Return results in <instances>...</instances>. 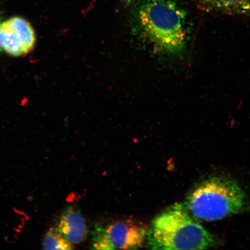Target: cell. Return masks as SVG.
Segmentation results:
<instances>
[{
  "label": "cell",
  "mask_w": 250,
  "mask_h": 250,
  "mask_svg": "<svg viewBox=\"0 0 250 250\" xmlns=\"http://www.w3.org/2000/svg\"><path fill=\"white\" fill-rule=\"evenodd\" d=\"M131 18L155 48L172 55L185 51L187 14L174 0H126Z\"/></svg>",
  "instance_id": "obj_1"
},
{
  "label": "cell",
  "mask_w": 250,
  "mask_h": 250,
  "mask_svg": "<svg viewBox=\"0 0 250 250\" xmlns=\"http://www.w3.org/2000/svg\"><path fill=\"white\" fill-rule=\"evenodd\" d=\"M146 240L149 248L155 250H205L215 244L214 236L190 216L182 204L158 215Z\"/></svg>",
  "instance_id": "obj_2"
},
{
  "label": "cell",
  "mask_w": 250,
  "mask_h": 250,
  "mask_svg": "<svg viewBox=\"0 0 250 250\" xmlns=\"http://www.w3.org/2000/svg\"><path fill=\"white\" fill-rule=\"evenodd\" d=\"M246 204L245 191L235 181L226 177H210L197 184L186 202L193 216L207 221L239 213Z\"/></svg>",
  "instance_id": "obj_3"
},
{
  "label": "cell",
  "mask_w": 250,
  "mask_h": 250,
  "mask_svg": "<svg viewBox=\"0 0 250 250\" xmlns=\"http://www.w3.org/2000/svg\"><path fill=\"white\" fill-rule=\"evenodd\" d=\"M148 229L145 225L131 219L112 221L95 227L93 249H137L143 246Z\"/></svg>",
  "instance_id": "obj_4"
},
{
  "label": "cell",
  "mask_w": 250,
  "mask_h": 250,
  "mask_svg": "<svg viewBox=\"0 0 250 250\" xmlns=\"http://www.w3.org/2000/svg\"><path fill=\"white\" fill-rule=\"evenodd\" d=\"M54 230L72 244L83 242L87 234L85 219L73 207H70L62 212L56 220Z\"/></svg>",
  "instance_id": "obj_5"
},
{
  "label": "cell",
  "mask_w": 250,
  "mask_h": 250,
  "mask_svg": "<svg viewBox=\"0 0 250 250\" xmlns=\"http://www.w3.org/2000/svg\"><path fill=\"white\" fill-rule=\"evenodd\" d=\"M203 11L250 17V0H193Z\"/></svg>",
  "instance_id": "obj_6"
},
{
  "label": "cell",
  "mask_w": 250,
  "mask_h": 250,
  "mask_svg": "<svg viewBox=\"0 0 250 250\" xmlns=\"http://www.w3.org/2000/svg\"><path fill=\"white\" fill-rule=\"evenodd\" d=\"M5 22L22 43L26 54L32 51L36 38L35 32L31 24L26 20L20 17L10 18Z\"/></svg>",
  "instance_id": "obj_7"
},
{
  "label": "cell",
  "mask_w": 250,
  "mask_h": 250,
  "mask_svg": "<svg viewBox=\"0 0 250 250\" xmlns=\"http://www.w3.org/2000/svg\"><path fill=\"white\" fill-rule=\"evenodd\" d=\"M0 46L9 55L20 57L26 54L22 43L4 21L0 28Z\"/></svg>",
  "instance_id": "obj_8"
},
{
  "label": "cell",
  "mask_w": 250,
  "mask_h": 250,
  "mask_svg": "<svg viewBox=\"0 0 250 250\" xmlns=\"http://www.w3.org/2000/svg\"><path fill=\"white\" fill-rule=\"evenodd\" d=\"M43 249L45 250H71L73 244L68 242L64 237L51 229L47 232L43 239Z\"/></svg>",
  "instance_id": "obj_9"
},
{
  "label": "cell",
  "mask_w": 250,
  "mask_h": 250,
  "mask_svg": "<svg viewBox=\"0 0 250 250\" xmlns=\"http://www.w3.org/2000/svg\"><path fill=\"white\" fill-rule=\"evenodd\" d=\"M2 21H1V14H0V28H1V24H2ZM2 48H1V46H0V52H1L2 51Z\"/></svg>",
  "instance_id": "obj_10"
}]
</instances>
